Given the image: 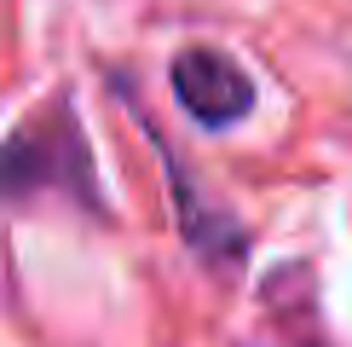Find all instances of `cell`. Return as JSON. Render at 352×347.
Wrapping results in <instances>:
<instances>
[{"mask_svg": "<svg viewBox=\"0 0 352 347\" xmlns=\"http://www.w3.org/2000/svg\"><path fill=\"white\" fill-rule=\"evenodd\" d=\"M173 93L179 105L197 116L202 127H231L254 110V81L237 58L214 52V47H185L173 58Z\"/></svg>", "mask_w": 352, "mask_h": 347, "instance_id": "7a4b0ae2", "label": "cell"}, {"mask_svg": "<svg viewBox=\"0 0 352 347\" xmlns=\"http://www.w3.org/2000/svg\"><path fill=\"white\" fill-rule=\"evenodd\" d=\"M69 191L93 202V162L69 105H52V116H29V122L0 145V197H29V191Z\"/></svg>", "mask_w": 352, "mask_h": 347, "instance_id": "6da1fadb", "label": "cell"}]
</instances>
